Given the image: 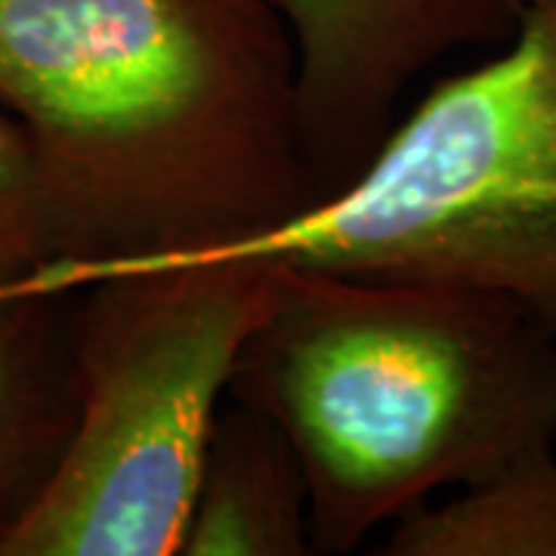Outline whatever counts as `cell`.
Wrapping results in <instances>:
<instances>
[{
  "label": "cell",
  "mask_w": 556,
  "mask_h": 556,
  "mask_svg": "<svg viewBox=\"0 0 556 556\" xmlns=\"http://www.w3.org/2000/svg\"><path fill=\"white\" fill-rule=\"evenodd\" d=\"M0 105L60 204L47 288L223 251L316 204L298 50L269 0H0Z\"/></svg>",
  "instance_id": "1"
},
{
  "label": "cell",
  "mask_w": 556,
  "mask_h": 556,
  "mask_svg": "<svg viewBox=\"0 0 556 556\" xmlns=\"http://www.w3.org/2000/svg\"><path fill=\"white\" fill-rule=\"evenodd\" d=\"M276 263L229 399L294 442L316 554H353L442 489L556 452V338L510 300Z\"/></svg>",
  "instance_id": "2"
},
{
  "label": "cell",
  "mask_w": 556,
  "mask_h": 556,
  "mask_svg": "<svg viewBox=\"0 0 556 556\" xmlns=\"http://www.w3.org/2000/svg\"><path fill=\"white\" fill-rule=\"evenodd\" d=\"M199 257L479 291L556 338V0H529L495 56L439 80L340 192Z\"/></svg>",
  "instance_id": "3"
},
{
  "label": "cell",
  "mask_w": 556,
  "mask_h": 556,
  "mask_svg": "<svg viewBox=\"0 0 556 556\" xmlns=\"http://www.w3.org/2000/svg\"><path fill=\"white\" fill-rule=\"evenodd\" d=\"M276 269L263 257H161L80 276L75 430L0 556H177L219 402Z\"/></svg>",
  "instance_id": "4"
},
{
  "label": "cell",
  "mask_w": 556,
  "mask_h": 556,
  "mask_svg": "<svg viewBox=\"0 0 556 556\" xmlns=\"http://www.w3.org/2000/svg\"><path fill=\"white\" fill-rule=\"evenodd\" d=\"M298 50L300 134L316 201L396 124L405 90L464 47H501L529 0H269Z\"/></svg>",
  "instance_id": "5"
},
{
  "label": "cell",
  "mask_w": 556,
  "mask_h": 556,
  "mask_svg": "<svg viewBox=\"0 0 556 556\" xmlns=\"http://www.w3.org/2000/svg\"><path fill=\"white\" fill-rule=\"evenodd\" d=\"M75 288H0V538L43 495L78 417Z\"/></svg>",
  "instance_id": "6"
},
{
  "label": "cell",
  "mask_w": 556,
  "mask_h": 556,
  "mask_svg": "<svg viewBox=\"0 0 556 556\" xmlns=\"http://www.w3.org/2000/svg\"><path fill=\"white\" fill-rule=\"evenodd\" d=\"M309 479L273 417L219 408L177 556H309Z\"/></svg>",
  "instance_id": "7"
},
{
  "label": "cell",
  "mask_w": 556,
  "mask_h": 556,
  "mask_svg": "<svg viewBox=\"0 0 556 556\" xmlns=\"http://www.w3.org/2000/svg\"><path fill=\"white\" fill-rule=\"evenodd\" d=\"M387 556H556V452L514 460L390 526Z\"/></svg>",
  "instance_id": "8"
},
{
  "label": "cell",
  "mask_w": 556,
  "mask_h": 556,
  "mask_svg": "<svg viewBox=\"0 0 556 556\" xmlns=\"http://www.w3.org/2000/svg\"><path fill=\"white\" fill-rule=\"evenodd\" d=\"M65 266L56 192L31 134L0 105V288L43 285Z\"/></svg>",
  "instance_id": "9"
}]
</instances>
